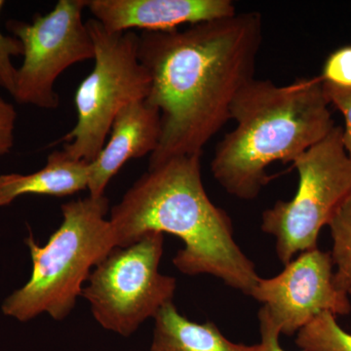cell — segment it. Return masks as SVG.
<instances>
[{
  "instance_id": "cell-4",
  "label": "cell",
  "mask_w": 351,
  "mask_h": 351,
  "mask_svg": "<svg viewBox=\"0 0 351 351\" xmlns=\"http://www.w3.org/2000/svg\"><path fill=\"white\" fill-rule=\"evenodd\" d=\"M63 221L40 246L32 233L25 240L31 251L32 272L27 283L2 304L7 316L25 322L48 313L63 320L75 308L83 284L99 263L117 248L110 219V200L88 196L61 206Z\"/></svg>"
},
{
  "instance_id": "cell-14",
  "label": "cell",
  "mask_w": 351,
  "mask_h": 351,
  "mask_svg": "<svg viewBox=\"0 0 351 351\" xmlns=\"http://www.w3.org/2000/svg\"><path fill=\"white\" fill-rule=\"evenodd\" d=\"M295 345L304 351H351V334L339 326L336 316L324 313L298 332Z\"/></svg>"
},
{
  "instance_id": "cell-2",
  "label": "cell",
  "mask_w": 351,
  "mask_h": 351,
  "mask_svg": "<svg viewBox=\"0 0 351 351\" xmlns=\"http://www.w3.org/2000/svg\"><path fill=\"white\" fill-rule=\"evenodd\" d=\"M200 159L173 157L134 182L110 210L117 246L126 248L149 232L170 233L184 244L173 258L182 274H209L250 295L261 277L235 241L230 216L208 196Z\"/></svg>"
},
{
  "instance_id": "cell-10",
  "label": "cell",
  "mask_w": 351,
  "mask_h": 351,
  "mask_svg": "<svg viewBox=\"0 0 351 351\" xmlns=\"http://www.w3.org/2000/svg\"><path fill=\"white\" fill-rule=\"evenodd\" d=\"M93 19L108 32H167L237 14L230 0H88Z\"/></svg>"
},
{
  "instance_id": "cell-1",
  "label": "cell",
  "mask_w": 351,
  "mask_h": 351,
  "mask_svg": "<svg viewBox=\"0 0 351 351\" xmlns=\"http://www.w3.org/2000/svg\"><path fill=\"white\" fill-rule=\"evenodd\" d=\"M262 16L237 13L184 29L143 32L138 60L152 78L145 103L161 114L149 168L173 157L201 156L232 120L239 92L255 78Z\"/></svg>"
},
{
  "instance_id": "cell-9",
  "label": "cell",
  "mask_w": 351,
  "mask_h": 351,
  "mask_svg": "<svg viewBox=\"0 0 351 351\" xmlns=\"http://www.w3.org/2000/svg\"><path fill=\"white\" fill-rule=\"evenodd\" d=\"M331 252H302L278 276L260 278L251 297L263 302L280 334L292 336L321 313L348 315V295L334 281Z\"/></svg>"
},
{
  "instance_id": "cell-18",
  "label": "cell",
  "mask_w": 351,
  "mask_h": 351,
  "mask_svg": "<svg viewBox=\"0 0 351 351\" xmlns=\"http://www.w3.org/2000/svg\"><path fill=\"white\" fill-rule=\"evenodd\" d=\"M323 84L330 105L335 106L345 119L343 142L346 152L351 157V89L332 86L324 82Z\"/></svg>"
},
{
  "instance_id": "cell-20",
  "label": "cell",
  "mask_w": 351,
  "mask_h": 351,
  "mask_svg": "<svg viewBox=\"0 0 351 351\" xmlns=\"http://www.w3.org/2000/svg\"><path fill=\"white\" fill-rule=\"evenodd\" d=\"M258 321L262 336V341L258 343V351H285L279 345L280 332L270 318L269 311L265 306L258 311Z\"/></svg>"
},
{
  "instance_id": "cell-11",
  "label": "cell",
  "mask_w": 351,
  "mask_h": 351,
  "mask_svg": "<svg viewBox=\"0 0 351 351\" xmlns=\"http://www.w3.org/2000/svg\"><path fill=\"white\" fill-rule=\"evenodd\" d=\"M161 136V114L145 101H135L117 115L110 137L99 156L90 163L88 191L91 197H101L108 182L131 159L152 156Z\"/></svg>"
},
{
  "instance_id": "cell-8",
  "label": "cell",
  "mask_w": 351,
  "mask_h": 351,
  "mask_svg": "<svg viewBox=\"0 0 351 351\" xmlns=\"http://www.w3.org/2000/svg\"><path fill=\"white\" fill-rule=\"evenodd\" d=\"M88 0H59L32 24L10 20L7 29L23 45L13 98L21 105L54 110L60 104L58 77L71 66L94 60L95 45L82 12Z\"/></svg>"
},
{
  "instance_id": "cell-12",
  "label": "cell",
  "mask_w": 351,
  "mask_h": 351,
  "mask_svg": "<svg viewBox=\"0 0 351 351\" xmlns=\"http://www.w3.org/2000/svg\"><path fill=\"white\" fill-rule=\"evenodd\" d=\"M90 163L76 160L64 149L51 152L43 169L29 175L0 176V207L27 195L63 197L88 189Z\"/></svg>"
},
{
  "instance_id": "cell-13",
  "label": "cell",
  "mask_w": 351,
  "mask_h": 351,
  "mask_svg": "<svg viewBox=\"0 0 351 351\" xmlns=\"http://www.w3.org/2000/svg\"><path fill=\"white\" fill-rule=\"evenodd\" d=\"M151 351H258V345L232 343L213 322H193L170 302L154 316Z\"/></svg>"
},
{
  "instance_id": "cell-15",
  "label": "cell",
  "mask_w": 351,
  "mask_h": 351,
  "mask_svg": "<svg viewBox=\"0 0 351 351\" xmlns=\"http://www.w3.org/2000/svg\"><path fill=\"white\" fill-rule=\"evenodd\" d=\"M332 239L331 252L337 270L334 281L337 287L351 294V196L329 223Z\"/></svg>"
},
{
  "instance_id": "cell-6",
  "label": "cell",
  "mask_w": 351,
  "mask_h": 351,
  "mask_svg": "<svg viewBox=\"0 0 351 351\" xmlns=\"http://www.w3.org/2000/svg\"><path fill=\"white\" fill-rule=\"evenodd\" d=\"M299 174L294 197L277 201L262 216L263 232L276 239L284 265L302 252L317 248L323 226L351 196V157L343 142V127L329 134L293 162Z\"/></svg>"
},
{
  "instance_id": "cell-17",
  "label": "cell",
  "mask_w": 351,
  "mask_h": 351,
  "mask_svg": "<svg viewBox=\"0 0 351 351\" xmlns=\"http://www.w3.org/2000/svg\"><path fill=\"white\" fill-rule=\"evenodd\" d=\"M320 78L332 86L351 89V45L339 48L329 55Z\"/></svg>"
},
{
  "instance_id": "cell-19",
  "label": "cell",
  "mask_w": 351,
  "mask_h": 351,
  "mask_svg": "<svg viewBox=\"0 0 351 351\" xmlns=\"http://www.w3.org/2000/svg\"><path fill=\"white\" fill-rule=\"evenodd\" d=\"M17 110L12 104L4 100L0 95V158L13 149Z\"/></svg>"
},
{
  "instance_id": "cell-3",
  "label": "cell",
  "mask_w": 351,
  "mask_h": 351,
  "mask_svg": "<svg viewBox=\"0 0 351 351\" xmlns=\"http://www.w3.org/2000/svg\"><path fill=\"white\" fill-rule=\"evenodd\" d=\"M329 106L320 76L285 86L254 78L233 103L237 126L215 149V180L239 199H255L272 179L270 164L294 162L336 126Z\"/></svg>"
},
{
  "instance_id": "cell-16",
  "label": "cell",
  "mask_w": 351,
  "mask_h": 351,
  "mask_svg": "<svg viewBox=\"0 0 351 351\" xmlns=\"http://www.w3.org/2000/svg\"><path fill=\"white\" fill-rule=\"evenodd\" d=\"M4 5L5 2L0 0V13ZM17 56H23V45L19 39L0 32V87L11 96L15 92L18 73V69L12 63V57Z\"/></svg>"
},
{
  "instance_id": "cell-7",
  "label": "cell",
  "mask_w": 351,
  "mask_h": 351,
  "mask_svg": "<svg viewBox=\"0 0 351 351\" xmlns=\"http://www.w3.org/2000/svg\"><path fill=\"white\" fill-rule=\"evenodd\" d=\"M163 249V233L149 232L131 246L113 249L95 267L82 295L101 327L131 336L172 302L176 279L159 272Z\"/></svg>"
},
{
  "instance_id": "cell-5",
  "label": "cell",
  "mask_w": 351,
  "mask_h": 351,
  "mask_svg": "<svg viewBox=\"0 0 351 351\" xmlns=\"http://www.w3.org/2000/svg\"><path fill=\"white\" fill-rule=\"evenodd\" d=\"M86 24L95 45L94 68L76 90L75 126L57 143H66L63 149L69 156L91 163L120 110L147 100L152 78L138 60V34L108 32L95 19Z\"/></svg>"
}]
</instances>
